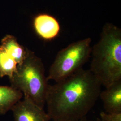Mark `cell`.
Returning <instances> with one entry per match:
<instances>
[{"label": "cell", "instance_id": "1", "mask_svg": "<svg viewBox=\"0 0 121 121\" xmlns=\"http://www.w3.org/2000/svg\"><path fill=\"white\" fill-rule=\"evenodd\" d=\"M101 86L90 70L83 68L48 84L45 104L51 120L79 121L84 118L99 97Z\"/></svg>", "mask_w": 121, "mask_h": 121}, {"label": "cell", "instance_id": "2", "mask_svg": "<svg viewBox=\"0 0 121 121\" xmlns=\"http://www.w3.org/2000/svg\"><path fill=\"white\" fill-rule=\"evenodd\" d=\"M90 71L101 85L108 87L121 80V30L116 26H104L99 41L91 48Z\"/></svg>", "mask_w": 121, "mask_h": 121}, {"label": "cell", "instance_id": "3", "mask_svg": "<svg viewBox=\"0 0 121 121\" xmlns=\"http://www.w3.org/2000/svg\"><path fill=\"white\" fill-rule=\"evenodd\" d=\"M11 86L43 108L46 103L48 80L43 63L33 52L27 49L25 58L10 79Z\"/></svg>", "mask_w": 121, "mask_h": 121}, {"label": "cell", "instance_id": "4", "mask_svg": "<svg viewBox=\"0 0 121 121\" xmlns=\"http://www.w3.org/2000/svg\"><path fill=\"white\" fill-rule=\"evenodd\" d=\"M91 42L90 38L83 39L58 52L49 68L47 80L58 82L82 69L91 55Z\"/></svg>", "mask_w": 121, "mask_h": 121}, {"label": "cell", "instance_id": "5", "mask_svg": "<svg viewBox=\"0 0 121 121\" xmlns=\"http://www.w3.org/2000/svg\"><path fill=\"white\" fill-rule=\"evenodd\" d=\"M14 121H50L51 119L43 108L30 99L24 97L11 108Z\"/></svg>", "mask_w": 121, "mask_h": 121}, {"label": "cell", "instance_id": "6", "mask_svg": "<svg viewBox=\"0 0 121 121\" xmlns=\"http://www.w3.org/2000/svg\"><path fill=\"white\" fill-rule=\"evenodd\" d=\"M34 26L37 34L44 39L50 40L55 38L60 30L58 21L48 14H40L35 17Z\"/></svg>", "mask_w": 121, "mask_h": 121}, {"label": "cell", "instance_id": "7", "mask_svg": "<svg viewBox=\"0 0 121 121\" xmlns=\"http://www.w3.org/2000/svg\"><path fill=\"white\" fill-rule=\"evenodd\" d=\"M99 97L103 103L105 112L121 113V80L114 82L100 92Z\"/></svg>", "mask_w": 121, "mask_h": 121}, {"label": "cell", "instance_id": "8", "mask_svg": "<svg viewBox=\"0 0 121 121\" xmlns=\"http://www.w3.org/2000/svg\"><path fill=\"white\" fill-rule=\"evenodd\" d=\"M23 95L21 91L13 86H0V115L11 110Z\"/></svg>", "mask_w": 121, "mask_h": 121}, {"label": "cell", "instance_id": "9", "mask_svg": "<svg viewBox=\"0 0 121 121\" xmlns=\"http://www.w3.org/2000/svg\"><path fill=\"white\" fill-rule=\"evenodd\" d=\"M9 55L17 63H22L26 54L27 48H24L17 42L16 39L12 35H7L1 40V45Z\"/></svg>", "mask_w": 121, "mask_h": 121}, {"label": "cell", "instance_id": "10", "mask_svg": "<svg viewBox=\"0 0 121 121\" xmlns=\"http://www.w3.org/2000/svg\"><path fill=\"white\" fill-rule=\"evenodd\" d=\"M17 66L16 61L4 48L0 45V77L2 78L8 76L11 79L17 70Z\"/></svg>", "mask_w": 121, "mask_h": 121}, {"label": "cell", "instance_id": "11", "mask_svg": "<svg viewBox=\"0 0 121 121\" xmlns=\"http://www.w3.org/2000/svg\"><path fill=\"white\" fill-rule=\"evenodd\" d=\"M100 119L102 121H121V113H108L100 112Z\"/></svg>", "mask_w": 121, "mask_h": 121}, {"label": "cell", "instance_id": "12", "mask_svg": "<svg viewBox=\"0 0 121 121\" xmlns=\"http://www.w3.org/2000/svg\"><path fill=\"white\" fill-rule=\"evenodd\" d=\"M79 121H89V120H87L86 119H85V117H84V118H82V119H81V120H80ZM95 121H102V120L100 119H97Z\"/></svg>", "mask_w": 121, "mask_h": 121}, {"label": "cell", "instance_id": "13", "mask_svg": "<svg viewBox=\"0 0 121 121\" xmlns=\"http://www.w3.org/2000/svg\"><path fill=\"white\" fill-rule=\"evenodd\" d=\"M52 121H60V120H52Z\"/></svg>", "mask_w": 121, "mask_h": 121}, {"label": "cell", "instance_id": "14", "mask_svg": "<svg viewBox=\"0 0 121 121\" xmlns=\"http://www.w3.org/2000/svg\"></svg>", "mask_w": 121, "mask_h": 121}]
</instances>
